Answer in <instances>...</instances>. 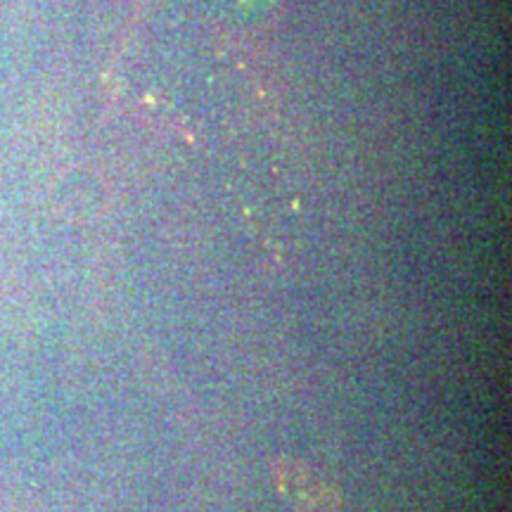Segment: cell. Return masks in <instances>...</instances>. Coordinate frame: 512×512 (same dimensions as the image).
<instances>
[{
	"mask_svg": "<svg viewBox=\"0 0 512 512\" xmlns=\"http://www.w3.org/2000/svg\"><path fill=\"white\" fill-rule=\"evenodd\" d=\"M275 482L294 512H337V491L320 479L309 465L299 460H280L275 465Z\"/></svg>",
	"mask_w": 512,
	"mask_h": 512,
	"instance_id": "1",
	"label": "cell"
}]
</instances>
